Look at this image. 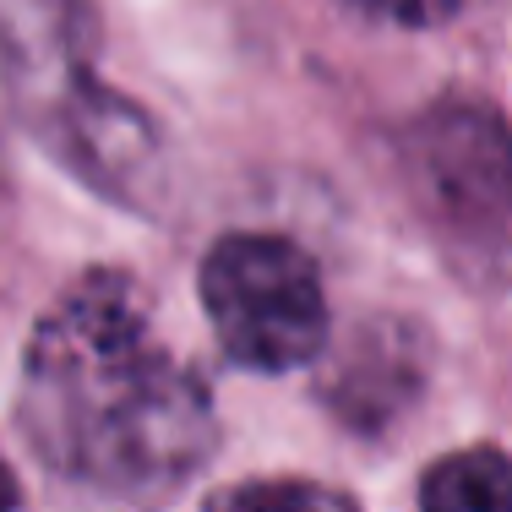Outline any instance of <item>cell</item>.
Returning a JSON list of instances; mask_svg holds the SVG:
<instances>
[{
  "mask_svg": "<svg viewBox=\"0 0 512 512\" xmlns=\"http://www.w3.org/2000/svg\"><path fill=\"white\" fill-rule=\"evenodd\" d=\"M28 442L71 480L115 496L175 491L213 453V404L153 344L137 278L99 267L50 306L22 360Z\"/></svg>",
  "mask_w": 512,
  "mask_h": 512,
  "instance_id": "cell-1",
  "label": "cell"
},
{
  "mask_svg": "<svg viewBox=\"0 0 512 512\" xmlns=\"http://www.w3.org/2000/svg\"><path fill=\"white\" fill-rule=\"evenodd\" d=\"M409 186L425 224L474 262L485 278L512 289V131L480 104L431 109L404 142Z\"/></svg>",
  "mask_w": 512,
  "mask_h": 512,
  "instance_id": "cell-2",
  "label": "cell"
},
{
  "mask_svg": "<svg viewBox=\"0 0 512 512\" xmlns=\"http://www.w3.org/2000/svg\"><path fill=\"white\" fill-rule=\"evenodd\" d=\"M202 311L229 360L289 371L327 344V295L284 235H224L202 262Z\"/></svg>",
  "mask_w": 512,
  "mask_h": 512,
  "instance_id": "cell-3",
  "label": "cell"
},
{
  "mask_svg": "<svg viewBox=\"0 0 512 512\" xmlns=\"http://www.w3.org/2000/svg\"><path fill=\"white\" fill-rule=\"evenodd\" d=\"M420 512H512V458L496 447H463L425 469Z\"/></svg>",
  "mask_w": 512,
  "mask_h": 512,
  "instance_id": "cell-4",
  "label": "cell"
},
{
  "mask_svg": "<svg viewBox=\"0 0 512 512\" xmlns=\"http://www.w3.org/2000/svg\"><path fill=\"white\" fill-rule=\"evenodd\" d=\"M218 512H355V502L311 480H262V485L229 491L218 502Z\"/></svg>",
  "mask_w": 512,
  "mask_h": 512,
  "instance_id": "cell-5",
  "label": "cell"
},
{
  "mask_svg": "<svg viewBox=\"0 0 512 512\" xmlns=\"http://www.w3.org/2000/svg\"><path fill=\"white\" fill-rule=\"evenodd\" d=\"M11 507H17V480H11L6 458H0V512H11Z\"/></svg>",
  "mask_w": 512,
  "mask_h": 512,
  "instance_id": "cell-6",
  "label": "cell"
},
{
  "mask_svg": "<svg viewBox=\"0 0 512 512\" xmlns=\"http://www.w3.org/2000/svg\"><path fill=\"white\" fill-rule=\"evenodd\" d=\"M355 6H365V11H382V17H387V11H404L409 0H355Z\"/></svg>",
  "mask_w": 512,
  "mask_h": 512,
  "instance_id": "cell-7",
  "label": "cell"
}]
</instances>
